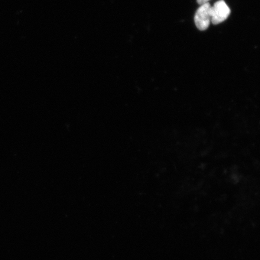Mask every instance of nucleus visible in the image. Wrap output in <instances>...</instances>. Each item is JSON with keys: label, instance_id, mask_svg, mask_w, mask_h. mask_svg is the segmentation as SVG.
<instances>
[{"label": "nucleus", "instance_id": "2", "mask_svg": "<svg viewBox=\"0 0 260 260\" xmlns=\"http://www.w3.org/2000/svg\"><path fill=\"white\" fill-rule=\"evenodd\" d=\"M231 14V9L223 0H219L211 9V22L217 25L225 21Z\"/></svg>", "mask_w": 260, "mask_h": 260}, {"label": "nucleus", "instance_id": "3", "mask_svg": "<svg viewBox=\"0 0 260 260\" xmlns=\"http://www.w3.org/2000/svg\"><path fill=\"white\" fill-rule=\"evenodd\" d=\"M209 1H210V0H197L198 4L201 5L204 4V3H208Z\"/></svg>", "mask_w": 260, "mask_h": 260}, {"label": "nucleus", "instance_id": "1", "mask_svg": "<svg viewBox=\"0 0 260 260\" xmlns=\"http://www.w3.org/2000/svg\"><path fill=\"white\" fill-rule=\"evenodd\" d=\"M211 9L210 3H206L197 10L194 15V22L200 30H206L209 28L211 22Z\"/></svg>", "mask_w": 260, "mask_h": 260}]
</instances>
